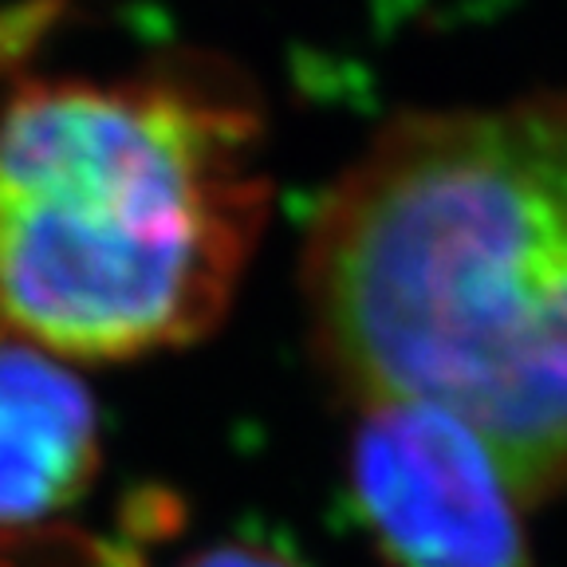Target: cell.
Segmentation results:
<instances>
[{"mask_svg": "<svg viewBox=\"0 0 567 567\" xmlns=\"http://www.w3.org/2000/svg\"><path fill=\"white\" fill-rule=\"evenodd\" d=\"M300 284L354 406L445 410L524 505L567 493V95L386 123L319 202Z\"/></svg>", "mask_w": 567, "mask_h": 567, "instance_id": "1", "label": "cell"}, {"mask_svg": "<svg viewBox=\"0 0 567 567\" xmlns=\"http://www.w3.org/2000/svg\"><path fill=\"white\" fill-rule=\"evenodd\" d=\"M265 123L189 52L12 71L0 91V331L80 363L194 347L268 221Z\"/></svg>", "mask_w": 567, "mask_h": 567, "instance_id": "2", "label": "cell"}, {"mask_svg": "<svg viewBox=\"0 0 567 567\" xmlns=\"http://www.w3.org/2000/svg\"><path fill=\"white\" fill-rule=\"evenodd\" d=\"M347 470L382 567H532L524 496L493 450L445 410L359 406Z\"/></svg>", "mask_w": 567, "mask_h": 567, "instance_id": "3", "label": "cell"}, {"mask_svg": "<svg viewBox=\"0 0 567 567\" xmlns=\"http://www.w3.org/2000/svg\"><path fill=\"white\" fill-rule=\"evenodd\" d=\"M99 473V410L60 354L0 331V528L71 508Z\"/></svg>", "mask_w": 567, "mask_h": 567, "instance_id": "4", "label": "cell"}, {"mask_svg": "<svg viewBox=\"0 0 567 567\" xmlns=\"http://www.w3.org/2000/svg\"><path fill=\"white\" fill-rule=\"evenodd\" d=\"M174 567H300L296 559H288L284 551L265 548V544H245V540H225L209 544V548L194 551Z\"/></svg>", "mask_w": 567, "mask_h": 567, "instance_id": "5", "label": "cell"}, {"mask_svg": "<svg viewBox=\"0 0 567 567\" xmlns=\"http://www.w3.org/2000/svg\"><path fill=\"white\" fill-rule=\"evenodd\" d=\"M0 567H9V564H0Z\"/></svg>", "mask_w": 567, "mask_h": 567, "instance_id": "6", "label": "cell"}]
</instances>
